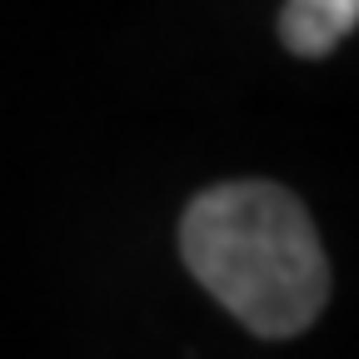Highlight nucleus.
<instances>
[{
	"label": "nucleus",
	"instance_id": "obj_1",
	"mask_svg": "<svg viewBox=\"0 0 359 359\" xmlns=\"http://www.w3.org/2000/svg\"><path fill=\"white\" fill-rule=\"evenodd\" d=\"M190 275L259 339H290L320 320L330 299V259L304 205L269 185L235 180L190 200L180 219Z\"/></svg>",
	"mask_w": 359,
	"mask_h": 359
},
{
	"label": "nucleus",
	"instance_id": "obj_2",
	"mask_svg": "<svg viewBox=\"0 0 359 359\" xmlns=\"http://www.w3.org/2000/svg\"><path fill=\"white\" fill-rule=\"evenodd\" d=\"M359 25V0H285L280 11V40L294 55L320 60Z\"/></svg>",
	"mask_w": 359,
	"mask_h": 359
}]
</instances>
